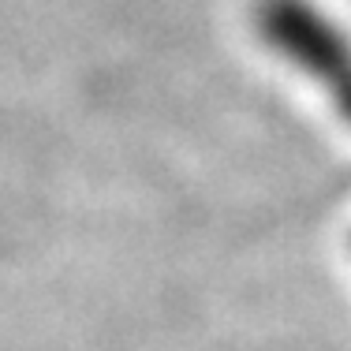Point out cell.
I'll return each mask as SVG.
<instances>
[{"instance_id": "cell-1", "label": "cell", "mask_w": 351, "mask_h": 351, "mask_svg": "<svg viewBox=\"0 0 351 351\" xmlns=\"http://www.w3.org/2000/svg\"><path fill=\"white\" fill-rule=\"evenodd\" d=\"M254 27L277 56L322 82L351 123V38L344 27L314 0H258Z\"/></svg>"}]
</instances>
